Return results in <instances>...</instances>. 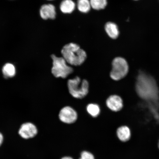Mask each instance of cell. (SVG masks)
Here are the masks:
<instances>
[{
	"label": "cell",
	"mask_w": 159,
	"mask_h": 159,
	"mask_svg": "<svg viewBox=\"0 0 159 159\" xmlns=\"http://www.w3.org/2000/svg\"><path fill=\"white\" fill-rule=\"evenodd\" d=\"M136 89L139 96L144 99L156 98L158 94L157 87L154 79L144 74H140L139 75Z\"/></svg>",
	"instance_id": "6da1fadb"
},
{
	"label": "cell",
	"mask_w": 159,
	"mask_h": 159,
	"mask_svg": "<svg viewBox=\"0 0 159 159\" xmlns=\"http://www.w3.org/2000/svg\"><path fill=\"white\" fill-rule=\"evenodd\" d=\"M61 53L67 63L75 66L82 64L87 57L85 52L78 45L73 43L65 45L61 50Z\"/></svg>",
	"instance_id": "7a4b0ae2"
},
{
	"label": "cell",
	"mask_w": 159,
	"mask_h": 159,
	"mask_svg": "<svg viewBox=\"0 0 159 159\" xmlns=\"http://www.w3.org/2000/svg\"><path fill=\"white\" fill-rule=\"evenodd\" d=\"M69 92L74 98L81 99L86 96L89 93V84L86 80H81L78 77L70 79L68 81Z\"/></svg>",
	"instance_id": "3957f363"
},
{
	"label": "cell",
	"mask_w": 159,
	"mask_h": 159,
	"mask_svg": "<svg viewBox=\"0 0 159 159\" xmlns=\"http://www.w3.org/2000/svg\"><path fill=\"white\" fill-rule=\"evenodd\" d=\"M51 57L53 60L52 73L55 77L66 78L73 72V68L67 65L63 57H57L54 55H52Z\"/></svg>",
	"instance_id": "277c9868"
},
{
	"label": "cell",
	"mask_w": 159,
	"mask_h": 159,
	"mask_svg": "<svg viewBox=\"0 0 159 159\" xmlns=\"http://www.w3.org/2000/svg\"><path fill=\"white\" fill-rule=\"evenodd\" d=\"M112 66L110 77L114 80H120L128 74L129 70L128 64L126 60L123 57H116L113 60Z\"/></svg>",
	"instance_id": "5b68a950"
},
{
	"label": "cell",
	"mask_w": 159,
	"mask_h": 159,
	"mask_svg": "<svg viewBox=\"0 0 159 159\" xmlns=\"http://www.w3.org/2000/svg\"><path fill=\"white\" fill-rule=\"evenodd\" d=\"M59 117L60 120L66 124H74L78 118L77 113L70 107H65L60 111Z\"/></svg>",
	"instance_id": "8992f818"
},
{
	"label": "cell",
	"mask_w": 159,
	"mask_h": 159,
	"mask_svg": "<svg viewBox=\"0 0 159 159\" xmlns=\"http://www.w3.org/2000/svg\"><path fill=\"white\" fill-rule=\"evenodd\" d=\"M37 133V127L32 123L30 122L22 125L19 131L20 136L25 139L34 138Z\"/></svg>",
	"instance_id": "52a82bcc"
},
{
	"label": "cell",
	"mask_w": 159,
	"mask_h": 159,
	"mask_svg": "<svg viewBox=\"0 0 159 159\" xmlns=\"http://www.w3.org/2000/svg\"><path fill=\"white\" fill-rule=\"evenodd\" d=\"M106 104L107 107L114 112L120 111L123 107L122 99L117 95H112L109 97L107 99Z\"/></svg>",
	"instance_id": "ba28073f"
},
{
	"label": "cell",
	"mask_w": 159,
	"mask_h": 159,
	"mask_svg": "<svg viewBox=\"0 0 159 159\" xmlns=\"http://www.w3.org/2000/svg\"><path fill=\"white\" fill-rule=\"evenodd\" d=\"M40 14L43 19H54L56 15L55 8L52 4L43 5L40 10Z\"/></svg>",
	"instance_id": "9c48e42d"
},
{
	"label": "cell",
	"mask_w": 159,
	"mask_h": 159,
	"mask_svg": "<svg viewBox=\"0 0 159 159\" xmlns=\"http://www.w3.org/2000/svg\"><path fill=\"white\" fill-rule=\"evenodd\" d=\"M117 138L122 142H126L130 140L131 131L130 128L127 126L119 127L116 131Z\"/></svg>",
	"instance_id": "30bf717a"
},
{
	"label": "cell",
	"mask_w": 159,
	"mask_h": 159,
	"mask_svg": "<svg viewBox=\"0 0 159 159\" xmlns=\"http://www.w3.org/2000/svg\"><path fill=\"white\" fill-rule=\"evenodd\" d=\"M105 31L111 39H115L118 37L119 31L116 24L109 22L105 25Z\"/></svg>",
	"instance_id": "8fae6325"
},
{
	"label": "cell",
	"mask_w": 159,
	"mask_h": 159,
	"mask_svg": "<svg viewBox=\"0 0 159 159\" xmlns=\"http://www.w3.org/2000/svg\"><path fill=\"white\" fill-rule=\"evenodd\" d=\"M75 3L72 0H63L60 5V9L64 13H71L74 11Z\"/></svg>",
	"instance_id": "7c38bea8"
},
{
	"label": "cell",
	"mask_w": 159,
	"mask_h": 159,
	"mask_svg": "<svg viewBox=\"0 0 159 159\" xmlns=\"http://www.w3.org/2000/svg\"><path fill=\"white\" fill-rule=\"evenodd\" d=\"M2 72L6 78L13 77L16 74L15 67L11 63H7L3 66Z\"/></svg>",
	"instance_id": "4fadbf2b"
},
{
	"label": "cell",
	"mask_w": 159,
	"mask_h": 159,
	"mask_svg": "<svg viewBox=\"0 0 159 159\" xmlns=\"http://www.w3.org/2000/svg\"><path fill=\"white\" fill-rule=\"evenodd\" d=\"M77 5L79 11L83 13H88L91 7L89 0H78Z\"/></svg>",
	"instance_id": "5bb4252c"
},
{
	"label": "cell",
	"mask_w": 159,
	"mask_h": 159,
	"mask_svg": "<svg viewBox=\"0 0 159 159\" xmlns=\"http://www.w3.org/2000/svg\"><path fill=\"white\" fill-rule=\"evenodd\" d=\"M87 111L89 115L93 118H96L100 114V108L97 104H90L87 105Z\"/></svg>",
	"instance_id": "9a60e30c"
},
{
	"label": "cell",
	"mask_w": 159,
	"mask_h": 159,
	"mask_svg": "<svg viewBox=\"0 0 159 159\" xmlns=\"http://www.w3.org/2000/svg\"><path fill=\"white\" fill-rule=\"evenodd\" d=\"M89 1L91 7L95 10L104 9L107 5V0H89Z\"/></svg>",
	"instance_id": "2e32d148"
},
{
	"label": "cell",
	"mask_w": 159,
	"mask_h": 159,
	"mask_svg": "<svg viewBox=\"0 0 159 159\" xmlns=\"http://www.w3.org/2000/svg\"><path fill=\"white\" fill-rule=\"evenodd\" d=\"M79 159H95V158L92 153L89 151H83L81 152Z\"/></svg>",
	"instance_id": "e0dca14e"
},
{
	"label": "cell",
	"mask_w": 159,
	"mask_h": 159,
	"mask_svg": "<svg viewBox=\"0 0 159 159\" xmlns=\"http://www.w3.org/2000/svg\"><path fill=\"white\" fill-rule=\"evenodd\" d=\"M3 141V137L1 133H0V146L2 144Z\"/></svg>",
	"instance_id": "ac0fdd59"
},
{
	"label": "cell",
	"mask_w": 159,
	"mask_h": 159,
	"mask_svg": "<svg viewBox=\"0 0 159 159\" xmlns=\"http://www.w3.org/2000/svg\"><path fill=\"white\" fill-rule=\"evenodd\" d=\"M61 159H73L72 157H71L66 156V157H63L61 158Z\"/></svg>",
	"instance_id": "d6986e66"
},
{
	"label": "cell",
	"mask_w": 159,
	"mask_h": 159,
	"mask_svg": "<svg viewBox=\"0 0 159 159\" xmlns=\"http://www.w3.org/2000/svg\"><path fill=\"white\" fill-rule=\"evenodd\" d=\"M158 148L159 149V140L158 144Z\"/></svg>",
	"instance_id": "ffe728a7"
},
{
	"label": "cell",
	"mask_w": 159,
	"mask_h": 159,
	"mask_svg": "<svg viewBox=\"0 0 159 159\" xmlns=\"http://www.w3.org/2000/svg\"><path fill=\"white\" fill-rule=\"evenodd\" d=\"M49 1H51V0H49Z\"/></svg>",
	"instance_id": "44dd1931"
},
{
	"label": "cell",
	"mask_w": 159,
	"mask_h": 159,
	"mask_svg": "<svg viewBox=\"0 0 159 159\" xmlns=\"http://www.w3.org/2000/svg\"><path fill=\"white\" fill-rule=\"evenodd\" d=\"M135 1H137V0H135Z\"/></svg>",
	"instance_id": "7402d4cb"
}]
</instances>
